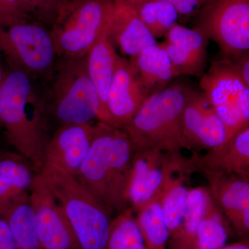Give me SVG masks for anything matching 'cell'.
Masks as SVG:
<instances>
[{
  "mask_svg": "<svg viewBox=\"0 0 249 249\" xmlns=\"http://www.w3.org/2000/svg\"><path fill=\"white\" fill-rule=\"evenodd\" d=\"M45 93L36 80L9 67L0 88V126L19 155L40 173L50 134Z\"/></svg>",
  "mask_w": 249,
  "mask_h": 249,
  "instance_id": "6da1fadb",
  "label": "cell"
},
{
  "mask_svg": "<svg viewBox=\"0 0 249 249\" xmlns=\"http://www.w3.org/2000/svg\"><path fill=\"white\" fill-rule=\"evenodd\" d=\"M108 34L121 53L130 58L145 47L157 44L129 0H114Z\"/></svg>",
  "mask_w": 249,
  "mask_h": 249,
  "instance_id": "e0dca14e",
  "label": "cell"
},
{
  "mask_svg": "<svg viewBox=\"0 0 249 249\" xmlns=\"http://www.w3.org/2000/svg\"><path fill=\"white\" fill-rule=\"evenodd\" d=\"M196 171L198 169L192 159L183 157L181 152L173 154L166 178L156 199L160 201L170 236L179 227L190 190L188 183L191 174Z\"/></svg>",
  "mask_w": 249,
  "mask_h": 249,
  "instance_id": "2e32d148",
  "label": "cell"
},
{
  "mask_svg": "<svg viewBox=\"0 0 249 249\" xmlns=\"http://www.w3.org/2000/svg\"><path fill=\"white\" fill-rule=\"evenodd\" d=\"M118 55L108 31L98 39L86 55L88 73L99 100L97 118L101 122L109 124L110 119L107 108L108 92L115 72Z\"/></svg>",
  "mask_w": 249,
  "mask_h": 249,
  "instance_id": "d6986e66",
  "label": "cell"
},
{
  "mask_svg": "<svg viewBox=\"0 0 249 249\" xmlns=\"http://www.w3.org/2000/svg\"><path fill=\"white\" fill-rule=\"evenodd\" d=\"M3 57L0 54V88L2 84L3 80L4 79L5 75L6 73V69H5Z\"/></svg>",
  "mask_w": 249,
  "mask_h": 249,
  "instance_id": "d590c367",
  "label": "cell"
},
{
  "mask_svg": "<svg viewBox=\"0 0 249 249\" xmlns=\"http://www.w3.org/2000/svg\"><path fill=\"white\" fill-rule=\"evenodd\" d=\"M38 173L17 152H0V215L15 201L29 194Z\"/></svg>",
  "mask_w": 249,
  "mask_h": 249,
  "instance_id": "ffe728a7",
  "label": "cell"
},
{
  "mask_svg": "<svg viewBox=\"0 0 249 249\" xmlns=\"http://www.w3.org/2000/svg\"><path fill=\"white\" fill-rule=\"evenodd\" d=\"M230 60L232 67L236 73L243 80L247 86L249 87V52H245L233 57L228 58Z\"/></svg>",
  "mask_w": 249,
  "mask_h": 249,
  "instance_id": "d6a6232c",
  "label": "cell"
},
{
  "mask_svg": "<svg viewBox=\"0 0 249 249\" xmlns=\"http://www.w3.org/2000/svg\"><path fill=\"white\" fill-rule=\"evenodd\" d=\"M0 249H18L9 225L0 217Z\"/></svg>",
  "mask_w": 249,
  "mask_h": 249,
  "instance_id": "836d02e7",
  "label": "cell"
},
{
  "mask_svg": "<svg viewBox=\"0 0 249 249\" xmlns=\"http://www.w3.org/2000/svg\"><path fill=\"white\" fill-rule=\"evenodd\" d=\"M148 98L129 60L118 55L108 92L110 125L124 129Z\"/></svg>",
  "mask_w": 249,
  "mask_h": 249,
  "instance_id": "4fadbf2b",
  "label": "cell"
},
{
  "mask_svg": "<svg viewBox=\"0 0 249 249\" xmlns=\"http://www.w3.org/2000/svg\"><path fill=\"white\" fill-rule=\"evenodd\" d=\"M29 200L43 249H78L65 213L39 173L29 192Z\"/></svg>",
  "mask_w": 249,
  "mask_h": 249,
  "instance_id": "30bf717a",
  "label": "cell"
},
{
  "mask_svg": "<svg viewBox=\"0 0 249 249\" xmlns=\"http://www.w3.org/2000/svg\"><path fill=\"white\" fill-rule=\"evenodd\" d=\"M199 87L225 126V141L249 127V87L229 59L213 62L201 76Z\"/></svg>",
  "mask_w": 249,
  "mask_h": 249,
  "instance_id": "ba28073f",
  "label": "cell"
},
{
  "mask_svg": "<svg viewBox=\"0 0 249 249\" xmlns=\"http://www.w3.org/2000/svg\"><path fill=\"white\" fill-rule=\"evenodd\" d=\"M182 132L193 149H212L225 142L227 131L220 118L201 91L193 89L183 109Z\"/></svg>",
  "mask_w": 249,
  "mask_h": 249,
  "instance_id": "7c38bea8",
  "label": "cell"
},
{
  "mask_svg": "<svg viewBox=\"0 0 249 249\" xmlns=\"http://www.w3.org/2000/svg\"><path fill=\"white\" fill-rule=\"evenodd\" d=\"M134 151L124 129L101 121L94 125L91 147L74 177L110 214L128 207Z\"/></svg>",
  "mask_w": 249,
  "mask_h": 249,
  "instance_id": "7a4b0ae2",
  "label": "cell"
},
{
  "mask_svg": "<svg viewBox=\"0 0 249 249\" xmlns=\"http://www.w3.org/2000/svg\"><path fill=\"white\" fill-rule=\"evenodd\" d=\"M132 210L127 209L111 222L107 249H145Z\"/></svg>",
  "mask_w": 249,
  "mask_h": 249,
  "instance_id": "4316f807",
  "label": "cell"
},
{
  "mask_svg": "<svg viewBox=\"0 0 249 249\" xmlns=\"http://www.w3.org/2000/svg\"><path fill=\"white\" fill-rule=\"evenodd\" d=\"M193 88L173 82L148 97L124 130L134 150L150 149L165 152L191 150L183 137L182 115Z\"/></svg>",
  "mask_w": 249,
  "mask_h": 249,
  "instance_id": "3957f363",
  "label": "cell"
},
{
  "mask_svg": "<svg viewBox=\"0 0 249 249\" xmlns=\"http://www.w3.org/2000/svg\"><path fill=\"white\" fill-rule=\"evenodd\" d=\"M227 239L228 228L224 213L209 193L196 231L194 249H219L224 247Z\"/></svg>",
  "mask_w": 249,
  "mask_h": 249,
  "instance_id": "cb8c5ba5",
  "label": "cell"
},
{
  "mask_svg": "<svg viewBox=\"0 0 249 249\" xmlns=\"http://www.w3.org/2000/svg\"><path fill=\"white\" fill-rule=\"evenodd\" d=\"M209 193V189L204 187H197L188 191L179 227L171 236L172 249H194L196 231Z\"/></svg>",
  "mask_w": 249,
  "mask_h": 249,
  "instance_id": "603a6c76",
  "label": "cell"
},
{
  "mask_svg": "<svg viewBox=\"0 0 249 249\" xmlns=\"http://www.w3.org/2000/svg\"><path fill=\"white\" fill-rule=\"evenodd\" d=\"M173 153L139 149L132 159V173L129 189V203L137 211L155 200L168 173Z\"/></svg>",
  "mask_w": 249,
  "mask_h": 249,
  "instance_id": "5bb4252c",
  "label": "cell"
},
{
  "mask_svg": "<svg viewBox=\"0 0 249 249\" xmlns=\"http://www.w3.org/2000/svg\"><path fill=\"white\" fill-rule=\"evenodd\" d=\"M39 174L65 213L78 249H107L110 214L97 198L73 175L47 169Z\"/></svg>",
  "mask_w": 249,
  "mask_h": 249,
  "instance_id": "277c9868",
  "label": "cell"
},
{
  "mask_svg": "<svg viewBox=\"0 0 249 249\" xmlns=\"http://www.w3.org/2000/svg\"><path fill=\"white\" fill-rule=\"evenodd\" d=\"M165 52L180 75L201 77L204 73L206 59L188 53L182 49L164 42L160 44Z\"/></svg>",
  "mask_w": 249,
  "mask_h": 249,
  "instance_id": "f1b7e54d",
  "label": "cell"
},
{
  "mask_svg": "<svg viewBox=\"0 0 249 249\" xmlns=\"http://www.w3.org/2000/svg\"><path fill=\"white\" fill-rule=\"evenodd\" d=\"M191 159L198 171L209 170L234 174L249 180V127L218 146L210 149L206 155H195Z\"/></svg>",
  "mask_w": 249,
  "mask_h": 249,
  "instance_id": "ac0fdd59",
  "label": "cell"
},
{
  "mask_svg": "<svg viewBox=\"0 0 249 249\" xmlns=\"http://www.w3.org/2000/svg\"><path fill=\"white\" fill-rule=\"evenodd\" d=\"M136 219L147 249H166L170 234L160 201L151 200L137 210Z\"/></svg>",
  "mask_w": 249,
  "mask_h": 249,
  "instance_id": "d4e9b609",
  "label": "cell"
},
{
  "mask_svg": "<svg viewBox=\"0 0 249 249\" xmlns=\"http://www.w3.org/2000/svg\"><path fill=\"white\" fill-rule=\"evenodd\" d=\"M30 21L23 13L18 0H0V24Z\"/></svg>",
  "mask_w": 249,
  "mask_h": 249,
  "instance_id": "4dcf8cb0",
  "label": "cell"
},
{
  "mask_svg": "<svg viewBox=\"0 0 249 249\" xmlns=\"http://www.w3.org/2000/svg\"><path fill=\"white\" fill-rule=\"evenodd\" d=\"M155 38L164 36L176 24L178 14L175 6L160 0H129Z\"/></svg>",
  "mask_w": 249,
  "mask_h": 249,
  "instance_id": "484cf974",
  "label": "cell"
},
{
  "mask_svg": "<svg viewBox=\"0 0 249 249\" xmlns=\"http://www.w3.org/2000/svg\"><path fill=\"white\" fill-rule=\"evenodd\" d=\"M219 249H249L248 242H240V243L233 244V245L227 246Z\"/></svg>",
  "mask_w": 249,
  "mask_h": 249,
  "instance_id": "e575fe53",
  "label": "cell"
},
{
  "mask_svg": "<svg viewBox=\"0 0 249 249\" xmlns=\"http://www.w3.org/2000/svg\"><path fill=\"white\" fill-rule=\"evenodd\" d=\"M165 42L172 44L201 58H207L209 39L199 29H191L180 24H174L165 34Z\"/></svg>",
  "mask_w": 249,
  "mask_h": 249,
  "instance_id": "83f0119b",
  "label": "cell"
},
{
  "mask_svg": "<svg viewBox=\"0 0 249 249\" xmlns=\"http://www.w3.org/2000/svg\"><path fill=\"white\" fill-rule=\"evenodd\" d=\"M196 29L219 46L225 58L249 52V0H206Z\"/></svg>",
  "mask_w": 249,
  "mask_h": 249,
  "instance_id": "9c48e42d",
  "label": "cell"
},
{
  "mask_svg": "<svg viewBox=\"0 0 249 249\" xmlns=\"http://www.w3.org/2000/svg\"><path fill=\"white\" fill-rule=\"evenodd\" d=\"M45 93L49 115L60 124H90L97 118L99 100L83 58L57 57Z\"/></svg>",
  "mask_w": 249,
  "mask_h": 249,
  "instance_id": "5b68a950",
  "label": "cell"
},
{
  "mask_svg": "<svg viewBox=\"0 0 249 249\" xmlns=\"http://www.w3.org/2000/svg\"><path fill=\"white\" fill-rule=\"evenodd\" d=\"M114 0H65L51 26L57 57L83 58L109 29Z\"/></svg>",
  "mask_w": 249,
  "mask_h": 249,
  "instance_id": "8992f818",
  "label": "cell"
},
{
  "mask_svg": "<svg viewBox=\"0 0 249 249\" xmlns=\"http://www.w3.org/2000/svg\"><path fill=\"white\" fill-rule=\"evenodd\" d=\"M167 1L175 6L178 15L189 16L201 9L206 0H160Z\"/></svg>",
  "mask_w": 249,
  "mask_h": 249,
  "instance_id": "1f68e13d",
  "label": "cell"
},
{
  "mask_svg": "<svg viewBox=\"0 0 249 249\" xmlns=\"http://www.w3.org/2000/svg\"><path fill=\"white\" fill-rule=\"evenodd\" d=\"M65 0H18L29 20L52 26Z\"/></svg>",
  "mask_w": 249,
  "mask_h": 249,
  "instance_id": "f546056e",
  "label": "cell"
},
{
  "mask_svg": "<svg viewBox=\"0 0 249 249\" xmlns=\"http://www.w3.org/2000/svg\"><path fill=\"white\" fill-rule=\"evenodd\" d=\"M93 134L94 125L90 124H62L47 143L42 169L76 176L89 152Z\"/></svg>",
  "mask_w": 249,
  "mask_h": 249,
  "instance_id": "8fae6325",
  "label": "cell"
},
{
  "mask_svg": "<svg viewBox=\"0 0 249 249\" xmlns=\"http://www.w3.org/2000/svg\"><path fill=\"white\" fill-rule=\"evenodd\" d=\"M0 217L9 225L18 249H43L29 194L13 203Z\"/></svg>",
  "mask_w": 249,
  "mask_h": 249,
  "instance_id": "7402d4cb",
  "label": "cell"
},
{
  "mask_svg": "<svg viewBox=\"0 0 249 249\" xmlns=\"http://www.w3.org/2000/svg\"><path fill=\"white\" fill-rule=\"evenodd\" d=\"M0 54L8 66L36 80H50L57 59L50 30L34 21L0 24Z\"/></svg>",
  "mask_w": 249,
  "mask_h": 249,
  "instance_id": "52a82bcc",
  "label": "cell"
},
{
  "mask_svg": "<svg viewBox=\"0 0 249 249\" xmlns=\"http://www.w3.org/2000/svg\"><path fill=\"white\" fill-rule=\"evenodd\" d=\"M215 204L241 235L249 231V181L234 174L200 170Z\"/></svg>",
  "mask_w": 249,
  "mask_h": 249,
  "instance_id": "9a60e30c",
  "label": "cell"
},
{
  "mask_svg": "<svg viewBox=\"0 0 249 249\" xmlns=\"http://www.w3.org/2000/svg\"><path fill=\"white\" fill-rule=\"evenodd\" d=\"M147 96L160 92L180 76L165 49L155 44L129 60Z\"/></svg>",
  "mask_w": 249,
  "mask_h": 249,
  "instance_id": "44dd1931",
  "label": "cell"
}]
</instances>
